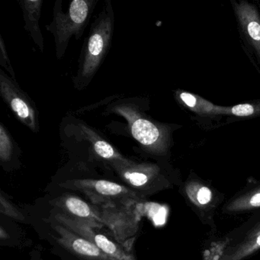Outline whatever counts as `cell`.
Returning <instances> with one entry per match:
<instances>
[{"instance_id":"1","label":"cell","mask_w":260,"mask_h":260,"mask_svg":"<svg viewBox=\"0 0 260 260\" xmlns=\"http://www.w3.org/2000/svg\"><path fill=\"white\" fill-rule=\"evenodd\" d=\"M144 99L120 98L108 105L105 113L115 114L125 120L129 133L144 151L161 156L170 145V127L154 121L146 113Z\"/></svg>"},{"instance_id":"2","label":"cell","mask_w":260,"mask_h":260,"mask_svg":"<svg viewBox=\"0 0 260 260\" xmlns=\"http://www.w3.org/2000/svg\"><path fill=\"white\" fill-rule=\"evenodd\" d=\"M115 22L112 1L106 0L82 46L77 72L73 77L77 91L81 92L89 86L104 62L112 46Z\"/></svg>"},{"instance_id":"3","label":"cell","mask_w":260,"mask_h":260,"mask_svg":"<svg viewBox=\"0 0 260 260\" xmlns=\"http://www.w3.org/2000/svg\"><path fill=\"white\" fill-rule=\"evenodd\" d=\"M98 3L99 0H73L64 12L63 0L56 1L53 7L52 21L45 28L54 37L58 60L66 54L72 38L76 40L81 39Z\"/></svg>"},{"instance_id":"4","label":"cell","mask_w":260,"mask_h":260,"mask_svg":"<svg viewBox=\"0 0 260 260\" xmlns=\"http://www.w3.org/2000/svg\"><path fill=\"white\" fill-rule=\"evenodd\" d=\"M139 202L92 205L95 214L101 219L103 225L112 233L117 243L131 252L134 241L140 228L141 211Z\"/></svg>"},{"instance_id":"5","label":"cell","mask_w":260,"mask_h":260,"mask_svg":"<svg viewBox=\"0 0 260 260\" xmlns=\"http://www.w3.org/2000/svg\"><path fill=\"white\" fill-rule=\"evenodd\" d=\"M63 188L80 191L90 201L91 205L140 202L141 199L128 187L106 179H74L61 183Z\"/></svg>"},{"instance_id":"6","label":"cell","mask_w":260,"mask_h":260,"mask_svg":"<svg viewBox=\"0 0 260 260\" xmlns=\"http://www.w3.org/2000/svg\"><path fill=\"white\" fill-rule=\"evenodd\" d=\"M64 128L67 135L74 137V141L86 143L92 159L103 162L107 167H110L115 162H124L128 159L105 139L96 129L82 120L76 118L69 120L68 118Z\"/></svg>"},{"instance_id":"7","label":"cell","mask_w":260,"mask_h":260,"mask_svg":"<svg viewBox=\"0 0 260 260\" xmlns=\"http://www.w3.org/2000/svg\"><path fill=\"white\" fill-rule=\"evenodd\" d=\"M0 95L18 120L34 133L40 130L39 112L36 103L24 92L17 80L0 69Z\"/></svg>"},{"instance_id":"8","label":"cell","mask_w":260,"mask_h":260,"mask_svg":"<svg viewBox=\"0 0 260 260\" xmlns=\"http://www.w3.org/2000/svg\"><path fill=\"white\" fill-rule=\"evenodd\" d=\"M109 167L141 199L157 188L161 179L159 167L150 162H138L128 159L115 162Z\"/></svg>"},{"instance_id":"9","label":"cell","mask_w":260,"mask_h":260,"mask_svg":"<svg viewBox=\"0 0 260 260\" xmlns=\"http://www.w3.org/2000/svg\"><path fill=\"white\" fill-rule=\"evenodd\" d=\"M54 218L57 223L95 244L112 260H136L133 253L126 250L119 243L112 241L107 236L98 232V228L88 224L86 222L68 217L57 211Z\"/></svg>"},{"instance_id":"10","label":"cell","mask_w":260,"mask_h":260,"mask_svg":"<svg viewBox=\"0 0 260 260\" xmlns=\"http://www.w3.org/2000/svg\"><path fill=\"white\" fill-rule=\"evenodd\" d=\"M54 230L58 234V237H56L57 242L80 259L112 260L95 244L70 231L63 225L57 223Z\"/></svg>"},{"instance_id":"11","label":"cell","mask_w":260,"mask_h":260,"mask_svg":"<svg viewBox=\"0 0 260 260\" xmlns=\"http://www.w3.org/2000/svg\"><path fill=\"white\" fill-rule=\"evenodd\" d=\"M53 206L57 210V212L83 220L94 228L101 229L105 226L101 219L95 214L92 205H89L78 196L71 194H63L54 201Z\"/></svg>"},{"instance_id":"12","label":"cell","mask_w":260,"mask_h":260,"mask_svg":"<svg viewBox=\"0 0 260 260\" xmlns=\"http://www.w3.org/2000/svg\"><path fill=\"white\" fill-rule=\"evenodd\" d=\"M19 4L22 9L25 22V31L28 33L36 46L40 50L41 52H44L45 50V41L43 35L41 31L40 21L42 15V0H20Z\"/></svg>"},{"instance_id":"13","label":"cell","mask_w":260,"mask_h":260,"mask_svg":"<svg viewBox=\"0 0 260 260\" xmlns=\"http://www.w3.org/2000/svg\"><path fill=\"white\" fill-rule=\"evenodd\" d=\"M236 13L243 31L260 58V17L253 6L246 2L235 4Z\"/></svg>"},{"instance_id":"14","label":"cell","mask_w":260,"mask_h":260,"mask_svg":"<svg viewBox=\"0 0 260 260\" xmlns=\"http://www.w3.org/2000/svg\"><path fill=\"white\" fill-rule=\"evenodd\" d=\"M176 97L184 106L201 116L224 115L225 107L216 106L199 95L185 91H177Z\"/></svg>"},{"instance_id":"15","label":"cell","mask_w":260,"mask_h":260,"mask_svg":"<svg viewBox=\"0 0 260 260\" xmlns=\"http://www.w3.org/2000/svg\"><path fill=\"white\" fill-rule=\"evenodd\" d=\"M19 153V147L7 127L0 123V161L3 165L12 162Z\"/></svg>"},{"instance_id":"16","label":"cell","mask_w":260,"mask_h":260,"mask_svg":"<svg viewBox=\"0 0 260 260\" xmlns=\"http://www.w3.org/2000/svg\"><path fill=\"white\" fill-rule=\"evenodd\" d=\"M224 115H232L239 118L260 116V101L242 103L232 107H225Z\"/></svg>"},{"instance_id":"17","label":"cell","mask_w":260,"mask_h":260,"mask_svg":"<svg viewBox=\"0 0 260 260\" xmlns=\"http://www.w3.org/2000/svg\"><path fill=\"white\" fill-rule=\"evenodd\" d=\"M258 248H260V229L253 235H251L247 240L241 245L240 248L233 252L232 255L225 258V260H240Z\"/></svg>"},{"instance_id":"18","label":"cell","mask_w":260,"mask_h":260,"mask_svg":"<svg viewBox=\"0 0 260 260\" xmlns=\"http://www.w3.org/2000/svg\"><path fill=\"white\" fill-rule=\"evenodd\" d=\"M0 212L2 213L4 215L8 216V217L17 220H25V217L22 213L7 198L4 197L3 192L1 193V196H0Z\"/></svg>"},{"instance_id":"19","label":"cell","mask_w":260,"mask_h":260,"mask_svg":"<svg viewBox=\"0 0 260 260\" xmlns=\"http://www.w3.org/2000/svg\"><path fill=\"white\" fill-rule=\"evenodd\" d=\"M0 65H1L2 68L6 70V73H7L12 78L16 80V73H15L14 69H13L11 60L9 57L7 46H6L2 36H0Z\"/></svg>"},{"instance_id":"20","label":"cell","mask_w":260,"mask_h":260,"mask_svg":"<svg viewBox=\"0 0 260 260\" xmlns=\"http://www.w3.org/2000/svg\"><path fill=\"white\" fill-rule=\"evenodd\" d=\"M242 208H258L260 207V189L250 194L247 199H244L241 205H238Z\"/></svg>"},{"instance_id":"21","label":"cell","mask_w":260,"mask_h":260,"mask_svg":"<svg viewBox=\"0 0 260 260\" xmlns=\"http://www.w3.org/2000/svg\"><path fill=\"white\" fill-rule=\"evenodd\" d=\"M212 198V193H211L210 188L206 186H202L199 188L197 192V200L201 205H207L211 202Z\"/></svg>"},{"instance_id":"22","label":"cell","mask_w":260,"mask_h":260,"mask_svg":"<svg viewBox=\"0 0 260 260\" xmlns=\"http://www.w3.org/2000/svg\"><path fill=\"white\" fill-rule=\"evenodd\" d=\"M0 238H1L2 240L10 238V234L5 231V229H4L3 226L0 228Z\"/></svg>"}]
</instances>
